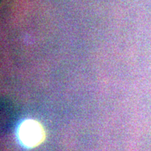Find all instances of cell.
Instances as JSON below:
<instances>
[{
	"label": "cell",
	"instance_id": "cell-1",
	"mask_svg": "<svg viewBox=\"0 0 151 151\" xmlns=\"http://www.w3.org/2000/svg\"><path fill=\"white\" fill-rule=\"evenodd\" d=\"M19 137L25 146H35L42 140V129L37 122L27 120L20 126L19 129Z\"/></svg>",
	"mask_w": 151,
	"mask_h": 151
}]
</instances>
